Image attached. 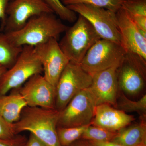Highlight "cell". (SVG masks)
I'll return each instance as SVG.
<instances>
[{"instance_id": "cell-17", "label": "cell", "mask_w": 146, "mask_h": 146, "mask_svg": "<svg viewBox=\"0 0 146 146\" xmlns=\"http://www.w3.org/2000/svg\"><path fill=\"white\" fill-rule=\"evenodd\" d=\"M143 120L117 131L111 141L123 146H146V124Z\"/></svg>"}, {"instance_id": "cell-7", "label": "cell", "mask_w": 146, "mask_h": 146, "mask_svg": "<svg viewBox=\"0 0 146 146\" xmlns=\"http://www.w3.org/2000/svg\"><path fill=\"white\" fill-rule=\"evenodd\" d=\"M69 9L86 18L101 39L121 45L116 13L103 8L83 4L66 6Z\"/></svg>"}, {"instance_id": "cell-8", "label": "cell", "mask_w": 146, "mask_h": 146, "mask_svg": "<svg viewBox=\"0 0 146 146\" xmlns=\"http://www.w3.org/2000/svg\"><path fill=\"white\" fill-rule=\"evenodd\" d=\"M96 106L88 89L82 90L59 112L57 127H76L91 125Z\"/></svg>"}, {"instance_id": "cell-18", "label": "cell", "mask_w": 146, "mask_h": 146, "mask_svg": "<svg viewBox=\"0 0 146 146\" xmlns=\"http://www.w3.org/2000/svg\"><path fill=\"white\" fill-rule=\"evenodd\" d=\"M23 47L16 46L6 33H0V65L7 69L11 68L22 51Z\"/></svg>"}, {"instance_id": "cell-14", "label": "cell", "mask_w": 146, "mask_h": 146, "mask_svg": "<svg viewBox=\"0 0 146 146\" xmlns=\"http://www.w3.org/2000/svg\"><path fill=\"white\" fill-rule=\"evenodd\" d=\"M116 15L121 45L127 53L137 55L146 60V38L141 34V29L122 8L117 11Z\"/></svg>"}, {"instance_id": "cell-19", "label": "cell", "mask_w": 146, "mask_h": 146, "mask_svg": "<svg viewBox=\"0 0 146 146\" xmlns=\"http://www.w3.org/2000/svg\"><path fill=\"white\" fill-rule=\"evenodd\" d=\"M115 107L126 112H137L145 115L146 95H144L137 101H132L126 96L123 92L118 93Z\"/></svg>"}, {"instance_id": "cell-6", "label": "cell", "mask_w": 146, "mask_h": 146, "mask_svg": "<svg viewBox=\"0 0 146 146\" xmlns=\"http://www.w3.org/2000/svg\"><path fill=\"white\" fill-rule=\"evenodd\" d=\"M126 53L121 45L101 39L89 49L80 65L92 76L119 65Z\"/></svg>"}, {"instance_id": "cell-30", "label": "cell", "mask_w": 146, "mask_h": 146, "mask_svg": "<svg viewBox=\"0 0 146 146\" xmlns=\"http://www.w3.org/2000/svg\"><path fill=\"white\" fill-rule=\"evenodd\" d=\"M86 144L89 146H123L111 141L103 142L87 141Z\"/></svg>"}, {"instance_id": "cell-2", "label": "cell", "mask_w": 146, "mask_h": 146, "mask_svg": "<svg viewBox=\"0 0 146 146\" xmlns=\"http://www.w3.org/2000/svg\"><path fill=\"white\" fill-rule=\"evenodd\" d=\"M59 111L39 107L27 106L19 120L13 123L16 134L28 131L48 146L60 145L57 133Z\"/></svg>"}, {"instance_id": "cell-23", "label": "cell", "mask_w": 146, "mask_h": 146, "mask_svg": "<svg viewBox=\"0 0 146 146\" xmlns=\"http://www.w3.org/2000/svg\"><path fill=\"white\" fill-rule=\"evenodd\" d=\"M60 19L70 23L76 21L75 12L64 5L61 0H43Z\"/></svg>"}, {"instance_id": "cell-15", "label": "cell", "mask_w": 146, "mask_h": 146, "mask_svg": "<svg viewBox=\"0 0 146 146\" xmlns=\"http://www.w3.org/2000/svg\"><path fill=\"white\" fill-rule=\"evenodd\" d=\"M135 120L134 116L106 104L99 105L95 108L91 125L117 132L129 125Z\"/></svg>"}, {"instance_id": "cell-3", "label": "cell", "mask_w": 146, "mask_h": 146, "mask_svg": "<svg viewBox=\"0 0 146 146\" xmlns=\"http://www.w3.org/2000/svg\"><path fill=\"white\" fill-rule=\"evenodd\" d=\"M75 22L68 27L58 43L70 62L80 64L89 49L101 38L83 16L79 15Z\"/></svg>"}, {"instance_id": "cell-5", "label": "cell", "mask_w": 146, "mask_h": 146, "mask_svg": "<svg viewBox=\"0 0 146 146\" xmlns=\"http://www.w3.org/2000/svg\"><path fill=\"white\" fill-rule=\"evenodd\" d=\"M92 76L80 64L70 62L61 74L56 87L55 108L61 111L80 91L89 88Z\"/></svg>"}, {"instance_id": "cell-20", "label": "cell", "mask_w": 146, "mask_h": 146, "mask_svg": "<svg viewBox=\"0 0 146 146\" xmlns=\"http://www.w3.org/2000/svg\"><path fill=\"white\" fill-rule=\"evenodd\" d=\"M88 125L76 127H57L58 137L60 145L70 146L74 143L76 141L81 138Z\"/></svg>"}, {"instance_id": "cell-29", "label": "cell", "mask_w": 146, "mask_h": 146, "mask_svg": "<svg viewBox=\"0 0 146 146\" xmlns=\"http://www.w3.org/2000/svg\"><path fill=\"white\" fill-rule=\"evenodd\" d=\"M130 16L138 28L146 31V16Z\"/></svg>"}, {"instance_id": "cell-24", "label": "cell", "mask_w": 146, "mask_h": 146, "mask_svg": "<svg viewBox=\"0 0 146 146\" xmlns=\"http://www.w3.org/2000/svg\"><path fill=\"white\" fill-rule=\"evenodd\" d=\"M121 8L130 16H146V0H124Z\"/></svg>"}, {"instance_id": "cell-25", "label": "cell", "mask_w": 146, "mask_h": 146, "mask_svg": "<svg viewBox=\"0 0 146 146\" xmlns=\"http://www.w3.org/2000/svg\"><path fill=\"white\" fill-rule=\"evenodd\" d=\"M17 135L13 123H9L0 115V139H11Z\"/></svg>"}, {"instance_id": "cell-9", "label": "cell", "mask_w": 146, "mask_h": 146, "mask_svg": "<svg viewBox=\"0 0 146 146\" xmlns=\"http://www.w3.org/2000/svg\"><path fill=\"white\" fill-rule=\"evenodd\" d=\"M146 60L137 55L126 53L117 69L119 89L130 95L139 94L146 80Z\"/></svg>"}, {"instance_id": "cell-13", "label": "cell", "mask_w": 146, "mask_h": 146, "mask_svg": "<svg viewBox=\"0 0 146 146\" xmlns=\"http://www.w3.org/2000/svg\"><path fill=\"white\" fill-rule=\"evenodd\" d=\"M120 64L92 75V82L87 89L96 106L103 104L116 105L119 89L117 69Z\"/></svg>"}, {"instance_id": "cell-10", "label": "cell", "mask_w": 146, "mask_h": 146, "mask_svg": "<svg viewBox=\"0 0 146 146\" xmlns=\"http://www.w3.org/2000/svg\"><path fill=\"white\" fill-rule=\"evenodd\" d=\"M45 13H54L43 0H11L6 11L2 27L5 32L18 31L31 18Z\"/></svg>"}, {"instance_id": "cell-1", "label": "cell", "mask_w": 146, "mask_h": 146, "mask_svg": "<svg viewBox=\"0 0 146 146\" xmlns=\"http://www.w3.org/2000/svg\"><path fill=\"white\" fill-rule=\"evenodd\" d=\"M45 13L31 18L23 28L16 31L5 32L18 46L35 47L52 39H58L68 27L54 16Z\"/></svg>"}, {"instance_id": "cell-27", "label": "cell", "mask_w": 146, "mask_h": 146, "mask_svg": "<svg viewBox=\"0 0 146 146\" xmlns=\"http://www.w3.org/2000/svg\"><path fill=\"white\" fill-rule=\"evenodd\" d=\"M11 0H0V21L2 22V27L6 18V11L9 4Z\"/></svg>"}, {"instance_id": "cell-33", "label": "cell", "mask_w": 146, "mask_h": 146, "mask_svg": "<svg viewBox=\"0 0 146 146\" xmlns=\"http://www.w3.org/2000/svg\"><path fill=\"white\" fill-rule=\"evenodd\" d=\"M61 1H63V0H61Z\"/></svg>"}, {"instance_id": "cell-32", "label": "cell", "mask_w": 146, "mask_h": 146, "mask_svg": "<svg viewBox=\"0 0 146 146\" xmlns=\"http://www.w3.org/2000/svg\"><path fill=\"white\" fill-rule=\"evenodd\" d=\"M70 146H89L87 145V144H74V145H73V144H72Z\"/></svg>"}, {"instance_id": "cell-31", "label": "cell", "mask_w": 146, "mask_h": 146, "mask_svg": "<svg viewBox=\"0 0 146 146\" xmlns=\"http://www.w3.org/2000/svg\"><path fill=\"white\" fill-rule=\"evenodd\" d=\"M7 70V69L5 68V67L0 65V77H1L2 75Z\"/></svg>"}, {"instance_id": "cell-16", "label": "cell", "mask_w": 146, "mask_h": 146, "mask_svg": "<svg viewBox=\"0 0 146 146\" xmlns=\"http://www.w3.org/2000/svg\"><path fill=\"white\" fill-rule=\"evenodd\" d=\"M9 95H0V115L11 123L18 121L21 113L27 106L18 89L11 90Z\"/></svg>"}, {"instance_id": "cell-12", "label": "cell", "mask_w": 146, "mask_h": 146, "mask_svg": "<svg viewBox=\"0 0 146 146\" xmlns=\"http://www.w3.org/2000/svg\"><path fill=\"white\" fill-rule=\"evenodd\" d=\"M18 89L27 106L55 109L56 88L41 74L33 76Z\"/></svg>"}, {"instance_id": "cell-22", "label": "cell", "mask_w": 146, "mask_h": 146, "mask_svg": "<svg viewBox=\"0 0 146 146\" xmlns=\"http://www.w3.org/2000/svg\"><path fill=\"white\" fill-rule=\"evenodd\" d=\"M116 133L117 132L110 131L103 128L89 125L84 130L81 138L87 141H111Z\"/></svg>"}, {"instance_id": "cell-4", "label": "cell", "mask_w": 146, "mask_h": 146, "mask_svg": "<svg viewBox=\"0 0 146 146\" xmlns=\"http://www.w3.org/2000/svg\"><path fill=\"white\" fill-rule=\"evenodd\" d=\"M43 72L34 47L25 46L16 61L0 77V95L22 86L33 76Z\"/></svg>"}, {"instance_id": "cell-26", "label": "cell", "mask_w": 146, "mask_h": 146, "mask_svg": "<svg viewBox=\"0 0 146 146\" xmlns=\"http://www.w3.org/2000/svg\"><path fill=\"white\" fill-rule=\"evenodd\" d=\"M27 140L24 136L17 135L11 139H0V146H25Z\"/></svg>"}, {"instance_id": "cell-28", "label": "cell", "mask_w": 146, "mask_h": 146, "mask_svg": "<svg viewBox=\"0 0 146 146\" xmlns=\"http://www.w3.org/2000/svg\"><path fill=\"white\" fill-rule=\"evenodd\" d=\"M25 146H48L45 143L30 133L28 140H27Z\"/></svg>"}, {"instance_id": "cell-21", "label": "cell", "mask_w": 146, "mask_h": 146, "mask_svg": "<svg viewBox=\"0 0 146 146\" xmlns=\"http://www.w3.org/2000/svg\"><path fill=\"white\" fill-rule=\"evenodd\" d=\"M124 0H63L64 5L83 4L103 8L117 13L121 8Z\"/></svg>"}, {"instance_id": "cell-11", "label": "cell", "mask_w": 146, "mask_h": 146, "mask_svg": "<svg viewBox=\"0 0 146 146\" xmlns=\"http://www.w3.org/2000/svg\"><path fill=\"white\" fill-rule=\"evenodd\" d=\"M34 48L42 63L44 77L56 88L61 74L70 60L60 48L57 39H50Z\"/></svg>"}]
</instances>
